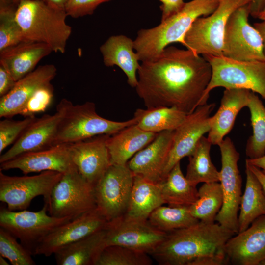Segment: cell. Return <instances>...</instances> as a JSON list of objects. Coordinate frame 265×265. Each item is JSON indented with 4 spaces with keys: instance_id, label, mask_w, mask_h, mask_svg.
Instances as JSON below:
<instances>
[{
    "instance_id": "6da1fadb",
    "label": "cell",
    "mask_w": 265,
    "mask_h": 265,
    "mask_svg": "<svg viewBox=\"0 0 265 265\" xmlns=\"http://www.w3.org/2000/svg\"><path fill=\"white\" fill-rule=\"evenodd\" d=\"M137 74L136 90L146 108L175 107L189 114L207 104L212 67L191 50L167 46L157 57L142 62Z\"/></svg>"
},
{
    "instance_id": "7a4b0ae2",
    "label": "cell",
    "mask_w": 265,
    "mask_h": 265,
    "mask_svg": "<svg viewBox=\"0 0 265 265\" xmlns=\"http://www.w3.org/2000/svg\"><path fill=\"white\" fill-rule=\"evenodd\" d=\"M235 234L218 223L199 221L167 233L150 255L160 265H225V245Z\"/></svg>"
},
{
    "instance_id": "3957f363",
    "label": "cell",
    "mask_w": 265,
    "mask_h": 265,
    "mask_svg": "<svg viewBox=\"0 0 265 265\" xmlns=\"http://www.w3.org/2000/svg\"><path fill=\"white\" fill-rule=\"evenodd\" d=\"M220 0H192L185 2L176 14L153 28L141 29L134 40V49L142 62L153 59L173 43L183 45L184 38L194 22L199 17L211 14Z\"/></svg>"
},
{
    "instance_id": "277c9868",
    "label": "cell",
    "mask_w": 265,
    "mask_h": 265,
    "mask_svg": "<svg viewBox=\"0 0 265 265\" xmlns=\"http://www.w3.org/2000/svg\"><path fill=\"white\" fill-rule=\"evenodd\" d=\"M67 16L64 10L53 8L42 0H23L15 13L26 41L46 44L53 52L61 53L72 32Z\"/></svg>"
},
{
    "instance_id": "5b68a950",
    "label": "cell",
    "mask_w": 265,
    "mask_h": 265,
    "mask_svg": "<svg viewBox=\"0 0 265 265\" xmlns=\"http://www.w3.org/2000/svg\"><path fill=\"white\" fill-rule=\"evenodd\" d=\"M56 111L60 114V119L54 145L72 143L100 135H112L136 124L134 118L125 121L103 118L98 114L92 102L75 105L63 98L57 105Z\"/></svg>"
},
{
    "instance_id": "8992f818",
    "label": "cell",
    "mask_w": 265,
    "mask_h": 265,
    "mask_svg": "<svg viewBox=\"0 0 265 265\" xmlns=\"http://www.w3.org/2000/svg\"><path fill=\"white\" fill-rule=\"evenodd\" d=\"M255 0H220L211 14L197 18L186 34L183 46L203 56H222L226 25L231 14Z\"/></svg>"
},
{
    "instance_id": "52a82bcc",
    "label": "cell",
    "mask_w": 265,
    "mask_h": 265,
    "mask_svg": "<svg viewBox=\"0 0 265 265\" xmlns=\"http://www.w3.org/2000/svg\"><path fill=\"white\" fill-rule=\"evenodd\" d=\"M203 56L212 69L204 95L207 101L210 92L219 87L247 89L265 99V61H238L223 55Z\"/></svg>"
},
{
    "instance_id": "ba28073f",
    "label": "cell",
    "mask_w": 265,
    "mask_h": 265,
    "mask_svg": "<svg viewBox=\"0 0 265 265\" xmlns=\"http://www.w3.org/2000/svg\"><path fill=\"white\" fill-rule=\"evenodd\" d=\"M47 204L50 215L74 219L96 208L94 186L75 168L63 174Z\"/></svg>"
},
{
    "instance_id": "9c48e42d",
    "label": "cell",
    "mask_w": 265,
    "mask_h": 265,
    "mask_svg": "<svg viewBox=\"0 0 265 265\" xmlns=\"http://www.w3.org/2000/svg\"><path fill=\"white\" fill-rule=\"evenodd\" d=\"M48 204L39 211L24 210L10 211L1 207L0 227L16 238L31 254L36 255L37 249L45 238L60 225L71 219L48 215Z\"/></svg>"
},
{
    "instance_id": "30bf717a",
    "label": "cell",
    "mask_w": 265,
    "mask_h": 265,
    "mask_svg": "<svg viewBox=\"0 0 265 265\" xmlns=\"http://www.w3.org/2000/svg\"><path fill=\"white\" fill-rule=\"evenodd\" d=\"M218 146L222 165L219 182L223 193V202L215 221L237 234L238 212L242 196V180L238 166L239 153L229 137L223 139Z\"/></svg>"
},
{
    "instance_id": "8fae6325",
    "label": "cell",
    "mask_w": 265,
    "mask_h": 265,
    "mask_svg": "<svg viewBox=\"0 0 265 265\" xmlns=\"http://www.w3.org/2000/svg\"><path fill=\"white\" fill-rule=\"evenodd\" d=\"M133 179L127 165L111 164L94 186L96 209L107 222L126 213Z\"/></svg>"
},
{
    "instance_id": "7c38bea8",
    "label": "cell",
    "mask_w": 265,
    "mask_h": 265,
    "mask_svg": "<svg viewBox=\"0 0 265 265\" xmlns=\"http://www.w3.org/2000/svg\"><path fill=\"white\" fill-rule=\"evenodd\" d=\"M63 173L45 171L33 176H10L0 170V201L10 211L26 210L39 196L47 204L52 191Z\"/></svg>"
},
{
    "instance_id": "4fadbf2b",
    "label": "cell",
    "mask_w": 265,
    "mask_h": 265,
    "mask_svg": "<svg viewBox=\"0 0 265 265\" xmlns=\"http://www.w3.org/2000/svg\"><path fill=\"white\" fill-rule=\"evenodd\" d=\"M251 4L239 7L230 16L224 33L223 56L238 61H265L261 35L248 22Z\"/></svg>"
},
{
    "instance_id": "5bb4252c",
    "label": "cell",
    "mask_w": 265,
    "mask_h": 265,
    "mask_svg": "<svg viewBox=\"0 0 265 265\" xmlns=\"http://www.w3.org/2000/svg\"><path fill=\"white\" fill-rule=\"evenodd\" d=\"M105 229L106 246L121 245L149 255L167 234L152 226L148 220H134L124 216L107 222Z\"/></svg>"
},
{
    "instance_id": "9a60e30c",
    "label": "cell",
    "mask_w": 265,
    "mask_h": 265,
    "mask_svg": "<svg viewBox=\"0 0 265 265\" xmlns=\"http://www.w3.org/2000/svg\"><path fill=\"white\" fill-rule=\"evenodd\" d=\"M215 104L207 103L188 114L175 131L162 174V181L173 167L194 151L198 142L210 129V114Z\"/></svg>"
},
{
    "instance_id": "2e32d148",
    "label": "cell",
    "mask_w": 265,
    "mask_h": 265,
    "mask_svg": "<svg viewBox=\"0 0 265 265\" xmlns=\"http://www.w3.org/2000/svg\"><path fill=\"white\" fill-rule=\"evenodd\" d=\"M108 135H97L69 144L73 163L82 177L94 186L111 165L106 146Z\"/></svg>"
},
{
    "instance_id": "e0dca14e",
    "label": "cell",
    "mask_w": 265,
    "mask_h": 265,
    "mask_svg": "<svg viewBox=\"0 0 265 265\" xmlns=\"http://www.w3.org/2000/svg\"><path fill=\"white\" fill-rule=\"evenodd\" d=\"M107 222L96 208L52 231L38 246L36 255L50 256L61 248L104 229Z\"/></svg>"
},
{
    "instance_id": "ac0fdd59",
    "label": "cell",
    "mask_w": 265,
    "mask_h": 265,
    "mask_svg": "<svg viewBox=\"0 0 265 265\" xmlns=\"http://www.w3.org/2000/svg\"><path fill=\"white\" fill-rule=\"evenodd\" d=\"M0 170L18 169L25 175L45 171L65 173L76 168L69 152V144H60L50 148L25 153L0 163Z\"/></svg>"
},
{
    "instance_id": "d6986e66",
    "label": "cell",
    "mask_w": 265,
    "mask_h": 265,
    "mask_svg": "<svg viewBox=\"0 0 265 265\" xmlns=\"http://www.w3.org/2000/svg\"><path fill=\"white\" fill-rule=\"evenodd\" d=\"M232 236L225 245L228 263L259 265L265 258V215L254 220L244 231Z\"/></svg>"
},
{
    "instance_id": "ffe728a7",
    "label": "cell",
    "mask_w": 265,
    "mask_h": 265,
    "mask_svg": "<svg viewBox=\"0 0 265 265\" xmlns=\"http://www.w3.org/2000/svg\"><path fill=\"white\" fill-rule=\"evenodd\" d=\"M57 74L53 64H46L17 81L14 87L0 99V117L21 115L27 103L41 87L51 83Z\"/></svg>"
},
{
    "instance_id": "44dd1931",
    "label": "cell",
    "mask_w": 265,
    "mask_h": 265,
    "mask_svg": "<svg viewBox=\"0 0 265 265\" xmlns=\"http://www.w3.org/2000/svg\"><path fill=\"white\" fill-rule=\"evenodd\" d=\"M174 131L158 133L150 144L129 160L127 165L134 175L140 176L157 184L162 181L163 172Z\"/></svg>"
},
{
    "instance_id": "7402d4cb",
    "label": "cell",
    "mask_w": 265,
    "mask_h": 265,
    "mask_svg": "<svg viewBox=\"0 0 265 265\" xmlns=\"http://www.w3.org/2000/svg\"><path fill=\"white\" fill-rule=\"evenodd\" d=\"M60 119V114L57 111L53 115L45 114L40 118H36L10 148L0 155V163L25 153L53 146Z\"/></svg>"
},
{
    "instance_id": "603a6c76",
    "label": "cell",
    "mask_w": 265,
    "mask_h": 265,
    "mask_svg": "<svg viewBox=\"0 0 265 265\" xmlns=\"http://www.w3.org/2000/svg\"><path fill=\"white\" fill-rule=\"evenodd\" d=\"M251 91L240 88L225 89L220 106L210 117L207 138L212 145H217L232 130L238 114L247 106Z\"/></svg>"
},
{
    "instance_id": "cb8c5ba5",
    "label": "cell",
    "mask_w": 265,
    "mask_h": 265,
    "mask_svg": "<svg viewBox=\"0 0 265 265\" xmlns=\"http://www.w3.org/2000/svg\"><path fill=\"white\" fill-rule=\"evenodd\" d=\"M52 52L46 44L24 41L0 52V64L17 81L33 71L40 60Z\"/></svg>"
},
{
    "instance_id": "d4e9b609",
    "label": "cell",
    "mask_w": 265,
    "mask_h": 265,
    "mask_svg": "<svg viewBox=\"0 0 265 265\" xmlns=\"http://www.w3.org/2000/svg\"><path fill=\"white\" fill-rule=\"evenodd\" d=\"M133 49L134 41L123 35L110 36L100 47L104 64L107 67H119L126 74L129 85L135 88L140 64Z\"/></svg>"
},
{
    "instance_id": "484cf974",
    "label": "cell",
    "mask_w": 265,
    "mask_h": 265,
    "mask_svg": "<svg viewBox=\"0 0 265 265\" xmlns=\"http://www.w3.org/2000/svg\"><path fill=\"white\" fill-rule=\"evenodd\" d=\"M158 133L145 131L135 124L109 135L106 146L111 164L127 165L129 159L150 144Z\"/></svg>"
},
{
    "instance_id": "4316f807",
    "label": "cell",
    "mask_w": 265,
    "mask_h": 265,
    "mask_svg": "<svg viewBox=\"0 0 265 265\" xmlns=\"http://www.w3.org/2000/svg\"><path fill=\"white\" fill-rule=\"evenodd\" d=\"M105 228L56 252L58 265H95L100 253L106 246Z\"/></svg>"
},
{
    "instance_id": "83f0119b",
    "label": "cell",
    "mask_w": 265,
    "mask_h": 265,
    "mask_svg": "<svg viewBox=\"0 0 265 265\" xmlns=\"http://www.w3.org/2000/svg\"><path fill=\"white\" fill-rule=\"evenodd\" d=\"M164 204L158 184L134 175L129 206L123 216L129 219L146 221L156 209Z\"/></svg>"
},
{
    "instance_id": "f1b7e54d",
    "label": "cell",
    "mask_w": 265,
    "mask_h": 265,
    "mask_svg": "<svg viewBox=\"0 0 265 265\" xmlns=\"http://www.w3.org/2000/svg\"><path fill=\"white\" fill-rule=\"evenodd\" d=\"M158 185L165 204L169 206L189 207L198 199L196 186L192 185L183 175L180 162Z\"/></svg>"
},
{
    "instance_id": "f546056e",
    "label": "cell",
    "mask_w": 265,
    "mask_h": 265,
    "mask_svg": "<svg viewBox=\"0 0 265 265\" xmlns=\"http://www.w3.org/2000/svg\"><path fill=\"white\" fill-rule=\"evenodd\" d=\"M175 107L158 106L138 108L134 113L136 125L142 130L156 133L175 130L185 120L187 115Z\"/></svg>"
},
{
    "instance_id": "4dcf8cb0",
    "label": "cell",
    "mask_w": 265,
    "mask_h": 265,
    "mask_svg": "<svg viewBox=\"0 0 265 265\" xmlns=\"http://www.w3.org/2000/svg\"><path fill=\"white\" fill-rule=\"evenodd\" d=\"M245 173V190L241 196L238 214V233L248 228L258 217L265 215V195L261 185L247 166Z\"/></svg>"
},
{
    "instance_id": "1f68e13d",
    "label": "cell",
    "mask_w": 265,
    "mask_h": 265,
    "mask_svg": "<svg viewBox=\"0 0 265 265\" xmlns=\"http://www.w3.org/2000/svg\"><path fill=\"white\" fill-rule=\"evenodd\" d=\"M212 145L208 139L203 136L193 153L188 156L186 177L194 186L200 183L219 182L220 172L210 157Z\"/></svg>"
},
{
    "instance_id": "d6a6232c",
    "label": "cell",
    "mask_w": 265,
    "mask_h": 265,
    "mask_svg": "<svg viewBox=\"0 0 265 265\" xmlns=\"http://www.w3.org/2000/svg\"><path fill=\"white\" fill-rule=\"evenodd\" d=\"M198 191V199L189 206L191 214L200 221L214 222L223 202L220 183H204Z\"/></svg>"
},
{
    "instance_id": "836d02e7",
    "label": "cell",
    "mask_w": 265,
    "mask_h": 265,
    "mask_svg": "<svg viewBox=\"0 0 265 265\" xmlns=\"http://www.w3.org/2000/svg\"><path fill=\"white\" fill-rule=\"evenodd\" d=\"M148 221L155 228L166 233L189 227L199 221L192 215L189 207L163 205L151 213Z\"/></svg>"
},
{
    "instance_id": "e575fe53",
    "label": "cell",
    "mask_w": 265,
    "mask_h": 265,
    "mask_svg": "<svg viewBox=\"0 0 265 265\" xmlns=\"http://www.w3.org/2000/svg\"><path fill=\"white\" fill-rule=\"evenodd\" d=\"M249 109L253 134L247 141L246 154L255 159L265 154V106L255 93L251 91L247 106Z\"/></svg>"
},
{
    "instance_id": "d590c367",
    "label": "cell",
    "mask_w": 265,
    "mask_h": 265,
    "mask_svg": "<svg viewBox=\"0 0 265 265\" xmlns=\"http://www.w3.org/2000/svg\"><path fill=\"white\" fill-rule=\"evenodd\" d=\"M151 256L125 246L111 245L101 251L95 265H151Z\"/></svg>"
},
{
    "instance_id": "8d00e7d4",
    "label": "cell",
    "mask_w": 265,
    "mask_h": 265,
    "mask_svg": "<svg viewBox=\"0 0 265 265\" xmlns=\"http://www.w3.org/2000/svg\"><path fill=\"white\" fill-rule=\"evenodd\" d=\"M17 5L0 0V52L26 41L15 18Z\"/></svg>"
},
{
    "instance_id": "74e56055",
    "label": "cell",
    "mask_w": 265,
    "mask_h": 265,
    "mask_svg": "<svg viewBox=\"0 0 265 265\" xmlns=\"http://www.w3.org/2000/svg\"><path fill=\"white\" fill-rule=\"evenodd\" d=\"M17 238L0 228V255L13 265H35L31 253L17 240Z\"/></svg>"
},
{
    "instance_id": "f35d334b",
    "label": "cell",
    "mask_w": 265,
    "mask_h": 265,
    "mask_svg": "<svg viewBox=\"0 0 265 265\" xmlns=\"http://www.w3.org/2000/svg\"><path fill=\"white\" fill-rule=\"evenodd\" d=\"M36 118L28 116L21 120H13L7 118L0 121V155L5 148L17 140Z\"/></svg>"
},
{
    "instance_id": "ab89813d",
    "label": "cell",
    "mask_w": 265,
    "mask_h": 265,
    "mask_svg": "<svg viewBox=\"0 0 265 265\" xmlns=\"http://www.w3.org/2000/svg\"><path fill=\"white\" fill-rule=\"evenodd\" d=\"M53 97V87L51 83L41 87L30 99L21 115L24 117L35 116L36 114L45 111Z\"/></svg>"
},
{
    "instance_id": "60d3db41",
    "label": "cell",
    "mask_w": 265,
    "mask_h": 265,
    "mask_svg": "<svg viewBox=\"0 0 265 265\" xmlns=\"http://www.w3.org/2000/svg\"><path fill=\"white\" fill-rule=\"evenodd\" d=\"M111 0H68L64 10L74 18L92 14L101 4Z\"/></svg>"
},
{
    "instance_id": "b9f144b4",
    "label": "cell",
    "mask_w": 265,
    "mask_h": 265,
    "mask_svg": "<svg viewBox=\"0 0 265 265\" xmlns=\"http://www.w3.org/2000/svg\"><path fill=\"white\" fill-rule=\"evenodd\" d=\"M162 4L161 21H164L180 11L185 2L184 0H159Z\"/></svg>"
},
{
    "instance_id": "7bdbcfd3",
    "label": "cell",
    "mask_w": 265,
    "mask_h": 265,
    "mask_svg": "<svg viewBox=\"0 0 265 265\" xmlns=\"http://www.w3.org/2000/svg\"><path fill=\"white\" fill-rule=\"evenodd\" d=\"M16 82L7 69L0 64V97L7 94L14 87Z\"/></svg>"
},
{
    "instance_id": "ee69618b",
    "label": "cell",
    "mask_w": 265,
    "mask_h": 265,
    "mask_svg": "<svg viewBox=\"0 0 265 265\" xmlns=\"http://www.w3.org/2000/svg\"><path fill=\"white\" fill-rule=\"evenodd\" d=\"M246 166L253 173L260 182L265 195V175L258 168L246 163Z\"/></svg>"
},
{
    "instance_id": "f6af8a7d",
    "label": "cell",
    "mask_w": 265,
    "mask_h": 265,
    "mask_svg": "<svg viewBox=\"0 0 265 265\" xmlns=\"http://www.w3.org/2000/svg\"><path fill=\"white\" fill-rule=\"evenodd\" d=\"M246 163L259 168L265 175V154L255 159H248Z\"/></svg>"
},
{
    "instance_id": "bcb514c9",
    "label": "cell",
    "mask_w": 265,
    "mask_h": 265,
    "mask_svg": "<svg viewBox=\"0 0 265 265\" xmlns=\"http://www.w3.org/2000/svg\"><path fill=\"white\" fill-rule=\"evenodd\" d=\"M265 6V0H255L254 3L251 4L250 15L255 18H257Z\"/></svg>"
},
{
    "instance_id": "7dc6e473",
    "label": "cell",
    "mask_w": 265,
    "mask_h": 265,
    "mask_svg": "<svg viewBox=\"0 0 265 265\" xmlns=\"http://www.w3.org/2000/svg\"><path fill=\"white\" fill-rule=\"evenodd\" d=\"M254 26L259 31L262 41L263 51L265 59V20L254 24Z\"/></svg>"
},
{
    "instance_id": "c3c4849f",
    "label": "cell",
    "mask_w": 265,
    "mask_h": 265,
    "mask_svg": "<svg viewBox=\"0 0 265 265\" xmlns=\"http://www.w3.org/2000/svg\"><path fill=\"white\" fill-rule=\"evenodd\" d=\"M51 7L64 10L66 3L68 0H42ZM65 11V10H64Z\"/></svg>"
},
{
    "instance_id": "681fc988",
    "label": "cell",
    "mask_w": 265,
    "mask_h": 265,
    "mask_svg": "<svg viewBox=\"0 0 265 265\" xmlns=\"http://www.w3.org/2000/svg\"><path fill=\"white\" fill-rule=\"evenodd\" d=\"M257 18L262 21L265 20V6L262 12L259 13Z\"/></svg>"
},
{
    "instance_id": "f907efd6",
    "label": "cell",
    "mask_w": 265,
    "mask_h": 265,
    "mask_svg": "<svg viewBox=\"0 0 265 265\" xmlns=\"http://www.w3.org/2000/svg\"><path fill=\"white\" fill-rule=\"evenodd\" d=\"M6 258L0 255V265H9V264L6 261Z\"/></svg>"
},
{
    "instance_id": "816d5d0a",
    "label": "cell",
    "mask_w": 265,
    "mask_h": 265,
    "mask_svg": "<svg viewBox=\"0 0 265 265\" xmlns=\"http://www.w3.org/2000/svg\"><path fill=\"white\" fill-rule=\"evenodd\" d=\"M6 0L13 4L17 5L19 3H20L21 1L23 0Z\"/></svg>"
},
{
    "instance_id": "f5cc1de1",
    "label": "cell",
    "mask_w": 265,
    "mask_h": 265,
    "mask_svg": "<svg viewBox=\"0 0 265 265\" xmlns=\"http://www.w3.org/2000/svg\"><path fill=\"white\" fill-rule=\"evenodd\" d=\"M259 265H265V258L260 262Z\"/></svg>"
}]
</instances>
